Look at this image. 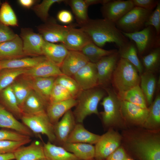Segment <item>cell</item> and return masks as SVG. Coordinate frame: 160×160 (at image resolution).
<instances>
[{
  "label": "cell",
  "instance_id": "1",
  "mask_svg": "<svg viewBox=\"0 0 160 160\" xmlns=\"http://www.w3.org/2000/svg\"><path fill=\"white\" fill-rule=\"evenodd\" d=\"M125 135L126 148L137 160H160L159 130L146 129Z\"/></svg>",
  "mask_w": 160,
  "mask_h": 160
},
{
  "label": "cell",
  "instance_id": "2",
  "mask_svg": "<svg viewBox=\"0 0 160 160\" xmlns=\"http://www.w3.org/2000/svg\"><path fill=\"white\" fill-rule=\"evenodd\" d=\"M79 26L88 35L95 44L102 48L107 43H114L119 48L129 40L115 23L103 18L89 19Z\"/></svg>",
  "mask_w": 160,
  "mask_h": 160
},
{
  "label": "cell",
  "instance_id": "3",
  "mask_svg": "<svg viewBox=\"0 0 160 160\" xmlns=\"http://www.w3.org/2000/svg\"><path fill=\"white\" fill-rule=\"evenodd\" d=\"M105 94L103 89L97 87L81 90L76 98L77 104L73 111L76 123L82 124L88 116L92 114L99 115L98 105Z\"/></svg>",
  "mask_w": 160,
  "mask_h": 160
},
{
  "label": "cell",
  "instance_id": "4",
  "mask_svg": "<svg viewBox=\"0 0 160 160\" xmlns=\"http://www.w3.org/2000/svg\"><path fill=\"white\" fill-rule=\"evenodd\" d=\"M136 67L127 60L119 58L113 72L111 82L117 93L139 85L140 76Z\"/></svg>",
  "mask_w": 160,
  "mask_h": 160
},
{
  "label": "cell",
  "instance_id": "5",
  "mask_svg": "<svg viewBox=\"0 0 160 160\" xmlns=\"http://www.w3.org/2000/svg\"><path fill=\"white\" fill-rule=\"evenodd\" d=\"M103 88L107 93L100 103L103 108V111L100 113L103 125L107 127L124 125L120 113V100L111 89Z\"/></svg>",
  "mask_w": 160,
  "mask_h": 160
},
{
  "label": "cell",
  "instance_id": "6",
  "mask_svg": "<svg viewBox=\"0 0 160 160\" xmlns=\"http://www.w3.org/2000/svg\"><path fill=\"white\" fill-rule=\"evenodd\" d=\"M121 32L129 39L134 42L138 55L141 57L160 47V36L157 35L155 29L152 26L146 27L140 31L133 33Z\"/></svg>",
  "mask_w": 160,
  "mask_h": 160
},
{
  "label": "cell",
  "instance_id": "7",
  "mask_svg": "<svg viewBox=\"0 0 160 160\" xmlns=\"http://www.w3.org/2000/svg\"><path fill=\"white\" fill-rule=\"evenodd\" d=\"M153 11L134 7L116 23L121 32L131 33L140 31L145 27V24Z\"/></svg>",
  "mask_w": 160,
  "mask_h": 160
},
{
  "label": "cell",
  "instance_id": "8",
  "mask_svg": "<svg viewBox=\"0 0 160 160\" xmlns=\"http://www.w3.org/2000/svg\"><path fill=\"white\" fill-rule=\"evenodd\" d=\"M21 119L33 134L45 135L49 141L55 144L56 143L54 125L50 122L46 112L34 115L23 114Z\"/></svg>",
  "mask_w": 160,
  "mask_h": 160
},
{
  "label": "cell",
  "instance_id": "9",
  "mask_svg": "<svg viewBox=\"0 0 160 160\" xmlns=\"http://www.w3.org/2000/svg\"><path fill=\"white\" fill-rule=\"evenodd\" d=\"M122 137L112 129L102 135L95 144L94 158L96 160H105L120 147Z\"/></svg>",
  "mask_w": 160,
  "mask_h": 160
},
{
  "label": "cell",
  "instance_id": "10",
  "mask_svg": "<svg viewBox=\"0 0 160 160\" xmlns=\"http://www.w3.org/2000/svg\"><path fill=\"white\" fill-rule=\"evenodd\" d=\"M77 25V24L62 25L57 23L55 20H48L44 24L39 25L38 30L45 41L62 44L69 31Z\"/></svg>",
  "mask_w": 160,
  "mask_h": 160
},
{
  "label": "cell",
  "instance_id": "11",
  "mask_svg": "<svg viewBox=\"0 0 160 160\" xmlns=\"http://www.w3.org/2000/svg\"><path fill=\"white\" fill-rule=\"evenodd\" d=\"M120 113L125 124L143 127L148 116V109L120 100Z\"/></svg>",
  "mask_w": 160,
  "mask_h": 160
},
{
  "label": "cell",
  "instance_id": "12",
  "mask_svg": "<svg viewBox=\"0 0 160 160\" xmlns=\"http://www.w3.org/2000/svg\"><path fill=\"white\" fill-rule=\"evenodd\" d=\"M102 5L103 19L115 23L134 7L132 0H108Z\"/></svg>",
  "mask_w": 160,
  "mask_h": 160
},
{
  "label": "cell",
  "instance_id": "13",
  "mask_svg": "<svg viewBox=\"0 0 160 160\" xmlns=\"http://www.w3.org/2000/svg\"><path fill=\"white\" fill-rule=\"evenodd\" d=\"M20 36L25 56L43 55L42 48L45 41L40 34L30 29L23 28L21 29Z\"/></svg>",
  "mask_w": 160,
  "mask_h": 160
},
{
  "label": "cell",
  "instance_id": "14",
  "mask_svg": "<svg viewBox=\"0 0 160 160\" xmlns=\"http://www.w3.org/2000/svg\"><path fill=\"white\" fill-rule=\"evenodd\" d=\"M120 58L118 51L101 59L96 64L98 86L106 88L111 81L113 72Z\"/></svg>",
  "mask_w": 160,
  "mask_h": 160
},
{
  "label": "cell",
  "instance_id": "15",
  "mask_svg": "<svg viewBox=\"0 0 160 160\" xmlns=\"http://www.w3.org/2000/svg\"><path fill=\"white\" fill-rule=\"evenodd\" d=\"M82 90L98 86L97 70L95 63L88 62L72 77Z\"/></svg>",
  "mask_w": 160,
  "mask_h": 160
},
{
  "label": "cell",
  "instance_id": "16",
  "mask_svg": "<svg viewBox=\"0 0 160 160\" xmlns=\"http://www.w3.org/2000/svg\"><path fill=\"white\" fill-rule=\"evenodd\" d=\"M76 123L73 111L71 109L69 110L60 121L53 125L56 143L61 146L66 143Z\"/></svg>",
  "mask_w": 160,
  "mask_h": 160
},
{
  "label": "cell",
  "instance_id": "17",
  "mask_svg": "<svg viewBox=\"0 0 160 160\" xmlns=\"http://www.w3.org/2000/svg\"><path fill=\"white\" fill-rule=\"evenodd\" d=\"M89 62L81 51H69L60 68L63 74L72 77Z\"/></svg>",
  "mask_w": 160,
  "mask_h": 160
},
{
  "label": "cell",
  "instance_id": "18",
  "mask_svg": "<svg viewBox=\"0 0 160 160\" xmlns=\"http://www.w3.org/2000/svg\"><path fill=\"white\" fill-rule=\"evenodd\" d=\"M76 27L69 31L62 44L68 51H81L84 46L92 41L87 33L81 28Z\"/></svg>",
  "mask_w": 160,
  "mask_h": 160
},
{
  "label": "cell",
  "instance_id": "19",
  "mask_svg": "<svg viewBox=\"0 0 160 160\" xmlns=\"http://www.w3.org/2000/svg\"><path fill=\"white\" fill-rule=\"evenodd\" d=\"M22 76L32 89L49 104L50 94L56 77H31Z\"/></svg>",
  "mask_w": 160,
  "mask_h": 160
},
{
  "label": "cell",
  "instance_id": "20",
  "mask_svg": "<svg viewBox=\"0 0 160 160\" xmlns=\"http://www.w3.org/2000/svg\"><path fill=\"white\" fill-rule=\"evenodd\" d=\"M0 127L7 128L31 137L33 134L0 104Z\"/></svg>",
  "mask_w": 160,
  "mask_h": 160
},
{
  "label": "cell",
  "instance_id": "21",
  "mask_svg": "<svg viewBox=\"0 0 160 160\" xmlns=\"http://www.w3.org/2000/svg\"><path fill=\"white\" fill-rule=\"evenodd\" d=\"M60 68L47 58L36 66L28 68L23 75L31 77H57L63 75Z\"/></svg>",
  "mask_w": 160,
  "mask_h": 160
},
{
  "label": "cell",
  "instance_id": "22",
  "mask_svg": "<svg viewBox=\"0 0 160 160\" xmlns=\"http://www.w3.org/2000/svg\"><path fill=\"white\" fill-rule=\"evenodd\" d=\"M77 104L76 99L73 98L49 103L46 108V112L50 122L54 125L67 112L76 106Z\"/></svg>",
  "mask_w": 160,
  "mask_h": 160
},
{
  "label": "cell",
  "instance_id": "23",
  "mask_svg": "<svg viewBox=\"0 0 160 160\" xmlns=\"http://www.w3.org/2000/svg\"><path fill=\"white\" fill-rule=\"evenodd\" d=\"M13 153L16 160H38L45 158L43 144L38 141H34L27 146H21Z\"/></svg>",
  "mask_w": 160,
  "mask_h": 160
},
{
  "label": "cell",
  "instance_id": "24",
  "mask_svg": "<svg viewBox=\"0 0 160 160\" xmlns=\"http://www.w3.org/2000/svg\"><path fill=\"white\" fill-rule=\"evenodd\" d=\"M25 56L22 39L17 34L12 39L0 43V60L18 58Z\"/></svg>",
  "mask_w": 160,
  "mask_h": 160
},
{
  "label": "cell",
  "instance_id": "25",
  "mask_svg": "<svg viewBox=\"0 0 160 160\" xmlns=\"http://www.w3.org/2000/svg\"><path fill=\"white\" fill-rule=\"evenodd\" d=\"M48 104L32 89L20 108L23 114H37L46 112Z\"/></svg>",
  "mask_w": 160,
  "mask_h": 160
},
{
  "label": "cell",
  "instance_id": "26",
  "mask_svg": "<svg viewBox=\"0 0 160 160\" xmlns=\"http://www.w3.org/2000/svg\"><path fill=\"white\" fill-rule=\"evenodd\" d=\"M68 51L62 44H56L46 41L42 48L43 55L59 67Z\"/></svg>",
  "mask_w": 160,
  "mask_h": 160
},
{
  "label": "cell",
  "instance_id": "27",
  "mask_svg": "<svg viewBox=\"0 0 160 160\" xmlns=\"http://www.w3.org/2000/svg\"><path fill=\"white\" fill-rule=\"evenodd\" d=\"M47 58L44 55L33 57L0 60V70L5 69L29 68Z\"/></svg>",
  "mask_w": 160,
  "mask_h": 160
},
{
  "label": "cell",
  "instance_id": "28",
  "mask_svg": "<svg viewBox=\"0 0 160 160\" xmlns=\"http://www.w3.org/2000/svg\"><path fill=\"white\" fill-rule=\"evenodd\" d=\"M100 135L86 129L82 123H76L70 134L66 143H83L95 144Z\"/></svg>",
  "mask_w": 160,
  "mask_h": 160
},
{
  "label": "cell",
  "instance_id": "29",
  "mask_svg": "<svg viewBox=\"0 0 160 160\" xmlns=\"http://www.w3.org/2000/svg\"><path fill=\"white\" fill-rule=\"evenodd\" d=\"M0 104L16 119H21L23 113L11 85L0 92Z\"/></svg>",
  "mask_w": 160,
  "mask_h": 160
},
{
  "label": "cell",
  "instance_id": "30",
  "mask_svg": "<svg viewBox=\"0 0 160 160\" xmlns=\"http://www.w3.org/2000/svg\"><path fill=\"white\" fill-rule=\"evenodd\" d=\"M43 146L45 157L47 160H81L62 146L49 141L44 143Z\"/></svg>",
  "mask_w": 160,
  "mask_h": 160
},
{
  "label": "cell",
  "instance_id": "31",
  "mask_svg": "<svg viewBox=\"0 0 160 160\" xmlns=\"http://www.w3.org/2000/svg\"><path fill=\"white\" fill-rule=\"evenodd\" d=\"M120 58L125 59L133 65L140 75L143 72V68L138 56L137 49L134 41L129 40L124 44L118 48Z\"/></svg>",
  "mask_w": 160,
  "mask_h": 160
},
{
  "label": "cell",
  "instance_id": "32",
  "mask_svg": "<svg viewBox=\"0 0 160 160\" xmlns=\"http://www.w3.org/2000/svg\"><path fill=\"white\" fill-rule=\"evenodd\" d=\"M62 146L81 160H89L94 158L95 147L92 144L83 143H66Z\"/></svg>",
  "mask_w": 160,
  "mask_h": 160
},
{
  "label": "cell",
  "instance_id": "33",
  "mask_svg": "<svg viewBox=\"0 0 160 160\" xmlns=\"http://www.w3.org/2000/svg\"><path fill=\"white\" fill-rule=\"evenodd\" d=\"M148 109V116L143 127L149 130H159L160 125V94L156 96Z\"/></svg>",
  "mask_w": 160,
  "mask_h": 160
},
{
  "label": "cell",
  "instance_id": "34",
  "mask_svg": "<svg viewBox=\"0 0 160 160\" xmlns=\"http://www.w3.org/2000/svg\"><path fill=\"white\" fill-rule=\"evenodd\" d=\"M117 94L120 100L129 102L143 108H148L145 95L139 85L127 91L117 93Z\"/></svg>",
  "mask_w": 160,
  "mask_h": 160
},
{
  "label": "cell",
  "instance_id": "35",
  "mask_svg": "<svg viewBox=\"0 0 160 160\" xmlns=\"http://www.w3.org/2000/svg\"><path fill=\"white\" fill-rule=\"evenodd\" d=\"M140 88L145 98L147 105L153 102L156 81L153 73L145 71L140 75Z\"/></svg>",
  "mask_w": 160,
  "mask_h": 160
},
{
  "label": "cell",
  "instance_id": "36",
  "mask_svg": "<svg viewBox=\"0 0 160 160\" xmlns=\"http://www.w3.org/2000/svg\"><path fill=\"white\" fill-rule=\"evenodd\" d=\"M117 51L116 49H103L92 41L84 46L81 52L87 57L89 62L96 63L102 57L112 54Z\"/></svg>",
  "mask_w": 160,
  "mask_h": 160
},
{
  "label": "cell",
  "instance_id": "37",
  "mask_svg": "<svg viewBox=\"0 0 160 160\" xmlns=\"http://www.w3.org/2000/svg\"><path fill=\"white\" fill-rule=\"evenodd\" d=\"M65 2L70 7L74 15L78 26L84 24L89 20L88 8L84 0H65Z\"/></svg>",
  "mask_w": 160,
  "mask_h": 160
},
{
  "label": "cell",
  "instance_id": "38",
  "mask_svg": "<svg viewBox=\"0 0 160 160\" xmlns=\"http://www.w3.org/2000/svg\"><path fill=\"white\" fill-rule=\"evenodd\" d=\"M11 86L20 107L32 89L22 75L17 78Z\"/></svg>",
  "mask_w": 160,
  "mask_h": 160
},
{
  "label": "cell",
  "instance_id": "39",
  "mask_svg": "<svg viewBox=\"0 0 160 160\" xmlns=\"http://www.w3.org/2000/svg\"><path fill=\"white\" fill-rule=\"evenodd\" d=\"M141 57V63L145 71L152 73L159 69L160 64V47Z\"/></svg>",
  "mask_w": 160,
  "mask_h": 160
},
{
  "label": "cell",
  "instance_id": "40",
  "mask_svg": "<svg viewBox=\"0 0 160 160\" xmlns=\"http://www.w3.org/2000/svg\"><path fill=\"white\" fill-rule=\"evenodd\" d=\"M28 68L5 69L0 70V92L10 86Z\"/></svg>",
  "mask_w": 160,
  "mask_h": 160
},
{
  "label": "cell",
  "instance_id": "41",
  "mask_svg": "<svg viewBox=\"0 0 160 160\" xmlns=\"http://www.w3.org/2000/svg\"><path fill=\"white\" fill-rule=\"evenodd\" d=\"M0 22L7 26H18L16 16L7 1L4 2L1 4L0 9Z\"/></svg>",
  "mask_w": 160,
  "mask_h": 160
},
{
  "label": "cell",
  "instance_id": "42",
  "mask_svg": "<svg viewBox=\"0 0 160 160\" xmlns=\"http://www.w3.org/2000/svg\"><path fill=\"white\" fill-rule=\"evenodd\" d=\"M55 83L64 87L69 91L73 97L76 99L82 90L73 77L64 74L56 77Z\"/></svg>",
  "mask_w": 160,
  "mask_h": 160
},
{
  "label": "cell",
  "instance_id": "43",
  "mask_svg": "<svg viewBox=\"0 0 160 160\" xmlns=\"http://www.w3.org/2000/svg\"><path fill=\"white\" fill-rule=\"evenodd\" d=\"M64 0H43L32 8L37 15L45 22L48 20L49 11L52 6L56 3H60L65 2Z\"/></svg>",
  "mask_w": 160,
  "mask_h": 160
},
{
  "label": "cell",
  "instance_id": "44",
  "mask_svg": "<svg viewBox=\"0 0 160 160\" xmlns=\"http://www.w3.org/2000/svg\"><path fill=\"white\" fill-rule=\"evenodd\" d=\"M72 98H73L66 88L60 84L54 83L50 95L49 103L64 100Z\"/></svg>",
  "mask_w": 160,
  "mask_h": 160
},
{
  "label": "cell",
  "instance_id": "45",
  "mask_svg": "<svg viewBox=\"0 0 160 160\" xmlns=\"http://www.w3.org/2000/svg\"><path fill=\"white\" fill-rule=\"evenodd\" d=\"M31 140L30 138L20 141H0V154L13 153L18 148L29 143Z\"/></svg>",
  "mask_w": 160,
  "mask_h": 160
},
{
  "label": "cell",
  "instance_id": "46",
  "mask_svg": "<svg viewBox=\"0 0 160 160\" xmlns=\"http://www.w3.org/2000/svg\"><path fill=\"white\" fill-rule=\"evenodd\" d=\"M149 26L153 27L157 35L160 36V2L152 11L145 23V27Z\"/></svg>",
  "mask_w": 160,
  "mask_h": 160
},
{
  "label": "cell",
  "instance_id": "47",
  "mask_svg": "<svg viewBox=\"0 0 160 160\" xmlns=\"http://www.w3.org/2000/svg\"><path fill=\"white\" fill-rule=\"evenodd\" d=\"M31 137H30L23 135L12 130H0V141H20Z\"/></svg>",
  "mask_w": 160,
  "mask_h": 160
},
{
  "label": "cell",
  "instance_id": "48",
  "mask_svg": "<svg viewBox=\"0 0 160 160\" xmlns=\"http://www.w3.org/2000/svg\"><path fill=\"white\" fill-rule=\"evenodd\" d=\"M16 35L8 26L0 22V43L12 39Z\"/></svg>",
  "mask_w": 160,
  "mask_h": 160
},
{
  "label": "cell",
  "instance_id": "49",
  "mask_svg": "<svg viewBox=\"0 0 160 160\" xmlns=\"http://www.w3.org/2000/svg\"><path fill=\"white\" fill-rule=\"evenodd\" d=\"M134 7L153 11L160 1L158 0H132Z\"/></svg>",
  "mask_w": 160,
  "mask_h": 160
},
{
  "label": "cell",
  "instance_id": "50",
  "mask_svg": "<svg viewBox=\"0 0 160 160\" xmlns=\"http://www.w3.org/2000/svg\"><path fill=\"white\" fill-rule=\"evenodd\" d=\"M58 20L65 24H70L73 20V17L71 12L68 10H62L58 12L57 15Z\"/></svg>",
  "mask_w": 160,
  "mask_h": 160
},
{
  "label": "cell",
  "instance_id": "51",
  "mask_svg": "<svg viewBox=\"0 0 160 160\" xmlns=\"http://www.w3.org/2000/svg\"><path fill=\"white\" fill-rule=\"evenodd\" d=\"M127 157V153L124 148L123 147H120L105 160H125Z\"/></svg>",
  "mask_w": 160,
  "mask_h": 160
},
{
  "label": "cell",
  "instance_id": "52",
  "mask_svg": "<svg viewBox=\"0 0 160 160\" xmlns=\"http://www.w3.org/2000/svg\"><path fill=\"white\" fill-rule=\"evenodd\" d=\"M18 1L21 5L26 8H30L36 2L34 0H19Z\"/></svg>",
  "mask_w": 160,
  "mask_h": 160
},
{
  "label": "cell",
  "instance_id": "53",
  "mask_svg": "<svg viewBox=\"0 0 160 160\" xmlns=\"http://www.w3.org/2000/svg\"><path fill=\"white\" fill-rule=\"evenodd\" d=\"M85 2L89 7V6L101 4L103 5L108 0H84Z\"/></svg>",
  "mask_w": 160,
  "mask_h": 160
},
{
  "label": "cell",
  "instance_id": "54",
  "mask_svg": "<svg viewBox=\"0 0 160 160\" xmlns=\"http://www.w3.org/2000/svg\"><path fill=\"white\" fill-rule=\"evenodd\" d=\"M15 159L13 153L0 154V160H12Z\"/></svg>",
  "mask_w": 160,
  "mask_h": 160
},
{
  "label": "cell",
  "instance_id": "55",
  "mask_svg": "<svg viewBox=\"0 0 160 160\" xmlns=\"http://www.w3.org/2000/svg\"><path fill=\"white\" fill-rule=\"evenodd\" d=\"M125 160H134L132 159L131 158H129V157H127L126 159Z\"/></svg>",
  "mask_w": 160,
  "mask_h": 160
},
{
  "label": "cell",
  "instance_id": "56",
  "mask_svg": "<svg viewBox=\"0 0 160 160\" xmlns=\"http://www.w3.org/2000/svg\"><path fill=\"white\" fill-rule=\"evenodd\" d=\"M38 160H47L45 158L41 159Z\"/></svg>",
  "mask_w": 160,
  "mask_h": 160
},
{
  "label": "cell",
  "instance_id": "57",
  "mask_svg": "<svg viewBox=\"0 0 160 160\" xmlns=\"http://www.w3.org/2000/svg\"><path fill=\"white\" fill-rule=\"evenodd\" d=\"M95 160V159H90V160Z\"/></svg>",
  "mask_w": 160,
  "mask_h": 160
},
{
  "label": "cell",
  "instance_id": "58",
  "mask_svg": "<svg viewBox=\"0 0 160 160\" xmlns=\"http://www.w3.org/2000/svg\"><path fill=\"white\" fill-rule=\"evenodd\" d=\"M1 1L0 0V5H1Z\"/></svg>",
  "mask_w": 160,
  "mask_h": 160
},
{
  "label": "cell",
  "instance_id": "59",
  "mask_svg": "<svg viewBox=\"0 0 160 160\" xmlns=\"http://www.w3.org/2000/svg\"><path fill=\"white\" fill-rule=\"evenodd\" d=\"M0 60H1L0 59Z\"/></svg>",
  "mask_w": 160,
  "mask_h": 160
}]
</instances>
